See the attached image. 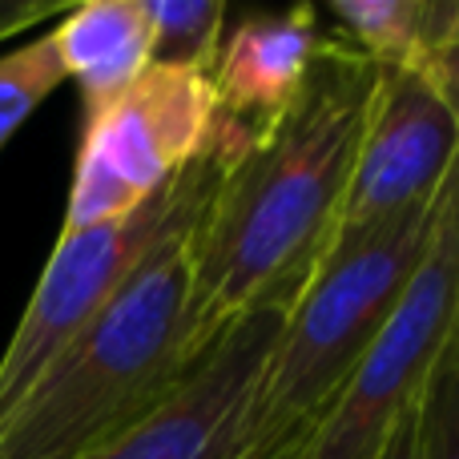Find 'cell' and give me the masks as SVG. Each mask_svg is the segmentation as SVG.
Here are the masks:
<instances>
[{"label": "cell", "mask_w": 459, "mask_h": 459, "mask_svg": "<svg viewBox=\"0 0 459 459\" xmlns=\"http://www.w3.org/2000/svg\"><path fill=\"white\" fill-rule=\"evenodd\" d=\"M375 85L379 65L334 37L299 97L222 166L190 246L194 310L210 339L262 302L294 299L323 258Z\"/></svg>", "instance_id": "6da1fadb"}, {"label": "cell", "mask_w": 459, "mask_h": 459, "mask_svg": "<svg viewBox=\"0 0 459 459\" xmlns=\"http://www.w3.org/2000/svg\"><path fill=\"white\" fill-rule=\"evenodd\" d=\"M194 226L166 238L56 355L0 423V459H85L190 375L214 342L194 310Z\"/></svg>", "instance_id": "7a4b0ae2"}, {"label": "cell", "mask_w": 459, "mask_h": 459, "mask_svg": "<svg viewBox=\"0 0 459 459\" xmlns=\"http://www.w3.org/2000/svg\"><path fill=\"white\" fill-rule=\"evenodd\" d=\"M439 202V198H436ZM436 202L359 238H334L290 299L262 375L250 436L266 439L326 420L359 359L395 310L436 226Z\"/></svg>", "instance_id": "3957f363"}, {"label": "cell", "mask_w": 459, "mask_h": 459, "mask_svg": "<svg viewBox=\"0 0 459 459\" xmlns=\"http://www.w3.org/2000/svg\"><path fill=\"white\" fill-rule=\"evenodd\" d=\"M222 166V153L206 150L161 190H153L134 214L56 238L45 274L0 355V423L21 407V399L37 387V379L56 363V355L145 266V258L178 230L198 222L218 190Z\"/></svg>", "instance_id": "277c9868"}, {"label": "cell", "mask_w": 459, "mask_h": 459, "mask_svg": "<svg viewBox=\"0 0 459 459\" xmlns=\"http://www.w3.org/2000/svg\"><path fill=\"white\" fill-rule=\"evenodd\" d=\"M459 331V158L436 202L428 250L395 310L310 439L307 459H375L395 423L423 399Z\"/></svg>", "instance_id": "5b68a950"}, {"label": "cell", "mask_w": 459, "mask_h": 459, "mask_svg": "<svg viewBox=\"0 0 459 459\" xmlns=\"http://www.w3.org/2000/svg\"><path fill=\"white\" fill-rule=\"evenodd\" d=\"M218 97L210 73L150 65L101 117L85 121L61 234L134 214L210 150Z\"/></svg>", "instance_id": "8992f818"}, {"label": "cell", "mask_w": 459, "mask_h": 459, "mask_svg": "<svg viewBox=\"0 0 459 459\" xmlns=\"http://www.w3.org/2000/svg\"><path fill=\"white\" fill-rule=\"evenodd\" d=\"M286 307L290 299L262 302L230 318L174 391L85 459H238L254 444V407Z\"/></svg>", "instance_id": "52a82bcc"}, {"label": "cell", "mask_w": 459, "mask_h": 459, "mask_svg": "<svg viewBox=\"0 0 459 459\" xmlns=\"http://www.w3.org/2000/svg\"><path fill=\"white\" fill-rule=\"evenodd\" d=\"M459 158V126L420 69H379L334 238H359L439 198Z\"/></svg>", "instance_id": "ba28073f"}, {"label": "cell", "mask_w": 459, "mask_h": 459, "mask_svg": "<svg viewBox=\"0 0 459 459\" xmlns=\"http://www.w3.org/2000/svg\"><path fill=\"white\" fill-rule=\"evenodd\" d=\"M334 37L318 24L315 4L286 13H246L226 29L210 69L218 113L242 129H262L299 97Z\"/></svg>", "instance_id": "9c48e42d"}, {"label": "cell", "mask_w": 459, "mask_h": 459, "mask_svg": "<svg viewBox=\"0 0 459 459\" xmlns=\"http://www.w3.org/2000/svg\"><path fill=\"white\" fill-rule=\"evenodd\" d=\"M53 40L65 77L81 89L85 121H93L150 69L153 29L142 0H89L65 13Z\"/></svg>", "instance_id": "30bf717a"}, {"label": "cell", "mask_w": 459, "mask_h": 459, "mask_svg": "<svg viewBox=\"0 0 459 459\" xmlns=\"http://www.w3.org/2000/svg\"><path fill=\"white\" fill-rule=\"evenodd\" d=\"M455 0H331L334 37L379 69H420L447 45Z\"/></svg>", "instance_id": "8fae6325"}, {"label": "cell", "mask_w": 459, "mask_h": 459, "mask_svg": "<svg viewBox=\"0 0 459 459\" xmlns=\"http://www.w3.org/2000/svg\"><path fill=\"white\" fill-rule=\"evenodd\" d=\"M153 29L150 65H178V69L210 73L226 37L222 0H142Z\"/></svg>", "instance_id": "7c38bea8"}, {"label": "cell", "mask_w": 459, "mask_h": 459, "mask_svg": "<svg viewBox=\"0 0 459 459\" xmlns=\"http://www.w3.org/2000/svg\"><path fill=\"white\" fill-rule=\"evenodd\" d=\"M65 65L56 53L53 32H40L37 40L21 45L16 53L0 56V150L13 142V134L40 109L45 97L65 85Z\"/></svg>", "instance_id": "4fadbf2b"}, {"label": "cell", "mask_w": 459, "mask_h": 459, "mask_svg": "<svg viewBox=\"0 0 459 459\" xmlns=\"http://www.w3.org/2000/svg\"><path fill=\"white\" fill-rule=\"evenodd\" d=\"M415 459H459V331L423 387Z\"/></svg>", "instance_id": "5bb4252c"}, {"label": "cell", "mask_w": 459, "mask_h": 459, "mask_svg": "<svg viewBox=\"0 0 459 459\" xmlns=\"http://www.w3.org/2000/svg\"><path fill=\"white\" fill-rule=\"evenodd\" d=\"M420 73L428 77V85L436 89V97L447 105L452 121L459 126V40H452V45H444V48H436V53H431L428 61L420 65Z\"/></svg>", "instance_id": "9a60e30c"}, {"label": "cell", "mask_w": 459, "mask_h": 459, "mask_svg": "<svg viewBox=\"0 0 459 459\" xmlns=\"http://www.w3.org/2000/svg\"><path fill=\"white\" fill-rule=\"evenodd\" d=\"M56 13H69V8L56 4V0H0V40L32 29V24L48 21Z\"/></svg>", "instance_id": "2e32d148"}, {"label": "cell", "mask_w": 459, "mask_h": 459, "mask_svg": "<svg viewBox=\"0 0 459 459\" xmlns=\"http://www.w3.org/2000/svg\"><path fill=\"white\" fill-rule=\"evenodd\" d=\"M415 444H420V403L395 423V431L387 436V444L379 447L375 459H415Z\"/></svg>", "instance_id": "e0dca14e"}, {"label": "cell", "mask_w": 459, "mask_h": 459, "mask_svg": "<svg viewBox=\"0 0 459 459\" xmlns=\"http://www.w3.org/2000/svg\"><path fill=\"white\" fill-rule=\"evenodd\" d=\"M452 40H459V0L452 8V29H447V45H452Z\"/></svg>", "instance_id": "ac0fdd59"}]
</instances>
